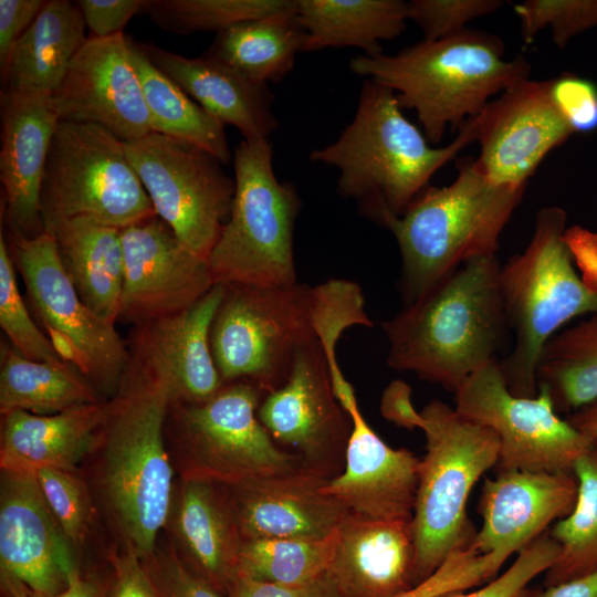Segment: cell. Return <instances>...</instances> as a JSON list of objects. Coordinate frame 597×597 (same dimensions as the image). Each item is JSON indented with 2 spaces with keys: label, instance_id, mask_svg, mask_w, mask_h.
I'll list each match as a JSON object with an SVG mask.
<instances>
[{
  "label": "cell",
  "instance_id": "cell-1",
  "mask_svg": "<svg viewBox=\"0 0 597 597\" xmlns=\"http://www.w3.org/2000/svg\"><path fill=\"white\" fill-rule=\"evenodd\" d=\"M496 255L462 264L383 322L387 364L455 392L496 359L509 331Z\"/></svg>",
  "mask_w": 597,
  "mask_h": 597
},
{
  "label": "cell",
  "instance_id": "cell-2",
  "mask_svg": "<svg viewBox=\"0 0 597 597\" xmlns=\"http://www.w3.org/2000/svg\"><path fill=\"white\" fill-rule=\"evenodd\" d=\"M401 111L391 88L366 78L350 124L334 143L310 154L311 160L335 167L338 193L383 227L400 217L431 177L476 140L470 118L450 144L432 147Z\"/></svg>",
  "mask_w": 597,
  "mask_h": 597
},
{
  "label": "cell",
  "instance_id": "cell-3",
  "mask_svg": "<svg viewBox=\"0 0 597 597\" xmlns=\"http://www.w3.org/2000/svg\"><path fill=\"white\" fill-rule=\"evenodd\" d=\"M504 51L499 36L464 29L422 40L394 55H356L349 69L391 88L402 109L416 112L427 140L438 144L449 126L461 128L493 96L530 78L527 60L522 55L505 60Z\"/></svg>",
  "mask_w": 597,
  "mask_h": 597
},
{
  "label": "cell",
  "instance_id": "cell-4",
  "mask_svg": "<svg viewBox=\"0 0 597 597\" xmlns=\"http://www.w3.org/2000/svg\"><path fill=\"white\" fill-rule=\"evenodd\" d=\"M224 287L210 333L217 369L224 384L248 381L265 395L286 383L298 352L363 294L345 279L314 286Z\"/></svg>",
  "mask_w": 597,
  "mask_h": 597
},
{
  "label": "cell",
  "instance_id": "cell-5",
  "mask_svg": "<svg viewBox=\"0 0 597 597\" xmlns=\"http://www.w3.org/2000/svg\"><path fill=\"white\" fill-rule=\"evenodd\" d=\"M446 187L427 186L398 218L384 226L401 256L399 290L405 305L468 261L496 255L500 235L527 185L492 181L464 158Z\"/></svg>",
  "mask_w": 597,
  "mask_h": 597
},
{
  "label": "cell",
  "instance_id": "cell-6",
  "mask_svg": "<svg viewBox=\"0 0 597 597\" xmlns=\"http://www.w3.org/2000/svg\"><path fill=\"white\" fill-rule=\"evenodd\" d=\"M567 213L537 211L533 235L522 253L500 268V287L514 345L500 368L517 397L537 395L536 365L546 342L570 320L597 313V289L576 273L564 239Z\"/></svg>",
  "mask_w": 597,
  "mask_h": 597
},
{
  "label": "cell",
  "instance_id": "cell-7",
  "mask_svg": "<svg viewBox=\"0 0 597 597\" xmlns=\"http://www.w3.org/2000/svg\"><path fill=\"white\" fill-rule=\"evenodd\" d=\"M117 399L103 429L101 486L104 499L142 558L155 552L171 506L172 469L164 426L171 404L158 379L140 370Z\"/></svg>",
  "mask_w": 597,
  "mask_h": 597
},
{
  "label": "cell",
  "instance_id": "cell-8",
  "mask_svg": "<svg viewBox=\"0 0 597 597\" xmlns=\"http://www.w3.org/2000/svg\"><path fill=\"white\" fill-rule=\"evenodd\" d=\"M420 413L426 454L420 459L411 521L415 586L431 576L452 551L472 544L476 532L465 505L473 485L500 457L498 434L446 402L433 399Z\"/></svg>",
  "mask_w": 597,
  "mask_h": 597
},
{
  "label": "cell",
  "instance_id": "cell-9",
  "mask_svg": "<svg viewBox=\"0 0 597 597\" xmlns=\"http://www.w3.org/2000/svg\"><path fill=\"white\" fill-rule=\"evenodd\" d=\"M233 167L231 212L208 256L214 284H295L293 232L301 208L296 189L276 178L269 139L242 138Z\"/></svg>",
  "mask_w": 597,
  "mask_h": 597
},
{
  "label": "cell",
  "instance_id": "cell-10",
  "mask_svg": "<svg viewBox=\"0 0 597 597\" xmlns=\"http://www.w3.org/2000/svg\"><path fill=\"white\" fill-rule=\"evenodd\" d=\"M43 230L85 217L119 229L157 216L125 142L90 123L60 121L42 188Z\"/></svg>",
  "mask_w": 597,
  "mask_h": 597
},
{
  "label": "cell",
  "instance_id": "cell-11",
  "mask_svg": "<svg viewBox=\"0 0 597 597\" xmlns=\"http://www.w3.org/2000/svg\"><path fill=\"white\" fill-rule=\"evenodd\" d=\"M264 396L251 383L234 381L206 401L174 405L182 478L234 485L301 469L260 422Z\"/></svg>",
  "mask_w": 597,
  "mask_h": 597
},
{
  "label": "cell",
  "instance_id": "cell-12",
  "mask_svg": "<svg viewBox=\"0 0 597 597\" xmlns=\"http://www.w3.org/2000/svg\"><path fill=\"white\" fill-rule=\"evenodd\" d=\"M156 214L192 251L208 259L229 219L234 179L202 148L151 132L125 142Z\"/></svg>",
  "mask_w": 597,
  "mask_h": 597
},
{
  "label": "cell",
  "instance_id": "cell-13",
  "mask_svg": "<svg viewBox=\"0 0 597 597\" xmlns=\"http://www.w3.org/2000/svg\"><path fill=\"white\" fill-rule=\"evenodd\" d=\"M11 244L30 301L57 350L94 384L114 388L128 368L127 348L115 324L101 317L78 295L52 233H11Z\"/></svg>",
  "mask_w": 597,
  "mask_h": 597
},
{
  "label": "cell",
  "instance_id": "cell-14",
  "mask_svg": "<svg viewBox=\"0 0 597 597\" xmlns=\"http://www.w3.org/2000/svg\"><path fill=\"white\" fill-rule=\"evenodd\" d=\"M455 410L491 428L500 440L496 470L574 474L594 439L559 418L545 388L534 397L513 395L498 359L472 374L454 392Z\"/></svg>",
  "mask_w": 597,
  "mask_h": 597
},
{
  "label": "cell",
  "instance_id": "cell-15",
  "mask_svg": "<svg viewBox=\"0 0 597 597\" xmlns=\"http://www.w3.org/2000/svg\"><path fill=\"white\" fill-rule=\"evenodd\" d=\"M256 415L302 470L328 481L342 473L353 425L334 395L318 338L298 352L289 379L262 398Z\"/></svg>",
  "mask_w": 597,
  "mask_h": 597
},
{
  "label": "cell",
  "instance_id": "cell-16",
  "mask_svg": "<svg viewBox=\"0 0 597 597\" xmlns=\"http://www.w3.org/2000/svg\"><path fill=\"white\" fill-rule=\"evenodd\" d=\"M124 282L118 321L144 324L180 313L216 284L208 259L158 216L121 229Z\"/></svg>",
  "mask_w": 597,
  "mask_h": 597
},
{
  "label": "cell",
  "instance_id": "cell-17",
  "mask_svg": "<svg viewBox=\"0 0 597 597\" xmlns=\"http://www.w3.org/2000/svg\"><path fill=\"white\" fill-rule=\"evenodd\" d=\"M480 155L475 167L492 181L527 185L545 156L573 133L549 91V80H524L473 117Z\"/></svg>",
  "mask_w": 597,
  "mask_h": 597
},
{
  "label": "cell",
  "instance_id": "cell-18",
  "mask_svg": "<svg viewBox=\"0 0 597 597\" xmlns=\"http://www.w3.org/2000/svg\"><path fill=\"white\" fill-rule=\"evenodd\" d=\"M60 121L98 125L123 142L153 132L128 38H87L51 95Z\"/></svg>",
  "mask_w": 597,
  "mask_h": 597
},
{
  "label": "cell",
  "instance_id": "cell-19",
  "mask_svg": "<svg viewBox=\"0 0 597 597\" xmlns=\"http://www.w3.org/2000/svg\"><path fill=\"white\" fill-rule=\"evenodd\" d=\"M70 543L35 475L1 471L2 575L22 583L36 596H54L65 588L69 573L76 567Z\"/></svg>",
  "mask_w": 597,
  "mask_h": 597
},
{
  "label": "cell",
  "instance_id": "cell-20",
  "mask_svg": "<svg viewBox=\"0 0 597 597\" xmlns=\"http://www.w3.org/2000/svg\"><path fill=\"white\" fill-rule=\"evenodd\" d=\"M224 290L216 284L189 308L139 325L134 350L137 368L160 380L174 405L206 401L224 385L210 345Z\"/></svg>",
  "mask_w": 597,
  "mask_h": 597
},
{
  "label": "cell",
  "instance_id": "cell-21",
  "mask_svg": "<svg viewBox=\"0 0 597 597\" xmlns=\"http://www.w3.org/2000/svg\"><path fill=\"white\" fill-rule=\"evenodd\" d=\"M574 474L545 471L499 470L485 479L478 511L482 526L471 547L479 553L500 552L509 557L568 516L576 504Z\"/></svg>",
  "mask_w": 597,
  "mask_h": 597
},
{
  "label": "cell",
  "instance_id": "cell-22",
  "mask_svg": "<svg viewBox=\"0 0 597 597\" xmlns=\"http://www.w3.org/2000/svg\"><path fill=\"white\" fill-rule=\"evenodd\" d=\"M302 469L226 485L237 522L248 540H321L334 534L348 510Z\"/></svg>",
  "mask_w": 597,
  "mask_h": 597
},
{
  "label": "cell",
  "instance_id": "cell-23",
  "mask_svg": "<svg viewBox=\"0 0 597 597\" xmlns=\"http://www.w3.org/2000/svg\"><path fill=\"white\" fill-rule=\"evenodd\" d=\"M345 465L323 490L349 513L377 521L411 522L420 459L407 448L389 447L360 409L352 411Z\"/></svg>",
  "mask_w": 597,
  "mask_h": 597
},
{
  "label": "cell",
  "instance_id": "cell-24",
  "mask_svg": "<svg viewBox=\"0 0 597 597\" xmlns=\"http://www.w3.org/2000/svg\"><path fill=\"white\" fill-rule=\"evenodd\" d=\"M0 179L2 211L11 233L43 231L41 188L60 118L51 96L1 92Z\"/></svg>",
  "mask_w": 597,
  "mask_h": 597
},
{
  "label": "cell",
  "instance_id": "cell-25",
  "mask_svg": "<svg viewBox=\"0 0 597 597\" xmlns=\"http://www.w3.org/2000/svg\"><path fill=\"white\" fill-rule=\"evenodd\" d=\"M415 557L411 522L348 513L328 573L342 597H394L415 586Z\"/></svg>",
  "mask_w": 597,
  "mask_h": 597
},
{
  "label": "cell",
  "instance_id": "cell-26",
  "mask_svg": "<svg viewBox=\"0 0 597 597\" xmlns=\"http://www.w3.org/2000/svg\"><path fill=\"white\" fill-rule=\"evenodd\" d=\"M148 60L210 115L239 129L243 139H269L276 129L273 95L232 66L207 55L188 57L139 42Z\"/></svg>",
  "mask_w": 597,
  "mask_h": 597
},
{
  "label": "cell",
  "instance_id": "cell-27",
  "mask_svg": "<svg viewBox=\"0 0 597 597\" xmlns=\"http://www.w3.org/2000/svg\"><path fill=\"white\" fill-rule=\"evenodd\" d=\"M115 400L74 407L54 415L17 410L3 415L1 471L31 473L44 468L73 471L98 444Z\"/></svg>",
  "mask_w": 597,
  "mask_h": 597
},
{
  "label": "cell",
  "instance_id": "cell-28",
  "mask_svg": "<svg viewBox=\"0 0 597 597\" xmlns=\"http://www.w3.org/2000/svg\"><path fill=\"white\" fill-rule=\"evenodd\" d=\"M182 561L228 596L244 542L226 485L182 478L174 506Z\"/></svg>",
  "mask_w": 597,
  "mask_h": 597
},
{
  "label": "cell",
  "instance_id": "cell-29",
  "mask_svg": "<svg viewBox=\"0 0 597 597\" xmlns=\"http://www.w3.org/2000/svg\"><path fill=\"white\" fill-rule=\"evenodd\" d=\"M75 1H45L1 67L2 91L51 96L87 38Z\"/></svg>",
  "mask_w": 597,
  "mask_h": 597
},
{
  "label": "cell",
  "instance_id": "cell-30",
  "mask_svg": "<svg viewBox=\"0 0 597 597\" xmlns=\"http://www.w3.org/2000/svg\"><path fill=\"white\" fill-rule=\"evenodd\" d=\"M44 230L52 233L62 265L81 298L101 317L115 324L124 282L121 229L77 217Z\"/></svg>",
  "mask_w": 597,
  "mask_h": 597
},
{
  "label": "cell",
  "instance_id": "cell-31",
  "mask_svg": "<svg viewBox=\"0 0 597 597\" xmlns=\"http://www.w3.org/2000/svg\"><path fill=\"white\" fill-rule=\"evenodd\" d=\"M297 17L304 52L355 46L368 56L383 54L380 42L400 35L408 21L401 0H297Z\"/></svg>",
  "mask_w": 597,
  "mask_h": 597
},
{
  "label": "cell",
  "instance_id": "cell-32",
  "mask_svg": "<svg viewBox=\"0 0 597 597\" xmlns=\"http://www.w3.org/2000/svg\"><path fill=\"white\" fill-rule=\"evenodd\" d=\"M306 31L297 4L269 17L245 21L216 34L205 55L219 60L255 83L279 82L304 52Z\"/></svg>",
  "mask_w": 597,
  "mask_h": 597
},
{
  "label": "cell",
  "instance_id": "cell-33",
  "mask_svg": "<svg viewBox=\"0 0 597 597\" xmlns=\"http://www.w3.org/2000/svg\"><path fill=\"white\" fill-rule=\"evenodd\" d=\"M127 38L153 132L193 144L223 165L229 164L232 155L226 125L160 72L145 55L138 41Z\"/></svg>",
  "mask_w": 597,
  "mask_h": 597
},
{
  "label": "cell",
  "instance_id": "cell-34",
  "mask_svg": "<svg viewBox=\"0 0 597 597\" xmlns=\"http://www.w3.org/2000/svg\"><path fill=\"white\" fill-rule=\"evenodd\" d=\"M100 401L92 385L72 365L32 360L1 344L0 412L54 415Z\"/></svg>",
  "mask_w": 597,
  "mask_h": 597
},
{
  "label": "cell",
  "instance_id": "cell-35",
  "mask_svg": "<svg viewBox=\"0 0 597 597\" xmlns=\"http://www.w3.org/2000/svg\"><path fill=\"white\" fill-rule=\"evenodd\" d=\"M537 388H545L556 412L570 413L597 399V313L558 331L536 365Z\"/></svg>",
  "mask_w": 597,
  "mask_h": 597
},
{
  "label": "cell",
  "instance_id": "cell-36",
  "mask_svg": "<svg viewBox=\"0 0 597 597\" xmlns=\"http://www.w3.org/2000/svg\"><path fill=\"white\" fill-rule=\"evenodd\" d=\"M573 472L578 482L576 504L568 516L549 530L561 553L545 572L544 586L597 569V440L576 461Z\"/></svg>",
  "mask_w": 597,
  "mask_h": 597
},
{
  "label": "cell",
  "instance_id": "cell-37",
  "mask_svg": "<svg viewBox=\"0 0 597 597\" xmlns=\"http://www.w3.org/2000/svg\"><path fill=\"white\" fill-rule=\"evenodd\" d=\"M337 532L321 540L244 541L238 575L283 586L311 583L328 572Z\"/></svg>",
  "mask_w": 597,
  "mask_h": 597
},
{
  "label": "cell",
  "instance_id": "cell-38",
  "mask_svg": "<svg viewBox=\"0 0 597 597\" xmlns=\"http://www.w3.org/2000/svg\"><path fill=\"white\" fill-rule=\"evenodd\" d=\"M297 0H146L154 24L174 34L222 32L295 8Z\"/></svg>",
  "mask_w": 597,
  "mask_h": 597
},
{
  "label": "cell",
  "instance_id": "cell-39",
  "mask_svg": "<svg viewBox=\"0 0 597 597\" xmlns=\"http://www.w3.org/2000/svg\"><path fill=\"white\" fill-rule=\"evenodd\" d=\"M0 326L12 347L24 357L59 366L71 365L51 338L32 321L19 291L15 264L0 232Z\"/></svg>",
  "mask_w": 597,
  "mask_h": 597
},
{
  "label": "cell",
  "instance_id": "cell-40",
  "mask_svg": "<svg viewBox=\"0 0 597 597\" xmlns=\"http://www.w3.org/2000/svg\"><path fill=\"white\" fill-rule=\"evenodd\" d=\"M513 9L526 43L549 25L553 42L562 49L575 35L597 25V0H526Z\"/></svg>",
  "mask_w": 597,
  "mask_h": 597
},
{
  "label": "cell",
  "instance_id": "cell-41",
  "mask_svg": "<svg viewBox=\"0 0 597 597\" xmlns=\"http://www.w3.org/2000/svg\"><path fill=\"white\" fill-rule=\"evenodd\" d=\"M507 558L500 552L479 553L471 545L457 548L431 576L394 597H436L453 590L470 589L494 577Z\"/></svg>",
  "mask_w": 597,
  "mask_h": 597
},
{
  "label": "cell",
  "instance_id": "cell-42",
  "mask_svg": "<svg viewBox=\"0 0 597 597\" xmlns=\"http://www.w3.org/2000/svg\"><path fill=\"white\" fill-rule=\"evenodd\" d=\"M42 494L67 540L82 542L90 515L84 485L72 471L44 468L34 473Z\"/></svg>",
  "mask_w": 597,
  "mask_h": 597
},
{
  "label": "cell",
  "instance_id": "cell-43",
  "mask_svg": "<svg viewBox=\"0 0 597 597\" xmlns=\"http://www.w3.org/2000/svg\"><path fill=\"white\" fill-rule=\"evenodd\" d=\"M561 553L558 543L545 531L517 553L513 564L500 576L474 591L453 590L436 597H514L537 575L545 573Z\"/></svg>",
  "mask_w": 597,
  "mask_h": 597
},
{
  "label": "cell",
  "instance_id": "cell-44",
  "mask_svg": "<svg viewBox=\"0 0 597 597\" xmlns=\"http://www.w3.org/2000/svg\"><path fill=\"white\" fill-rule=\"evenodd\" d=\"M502 0H411L407 2L408 20L422 31L423 40L434 41L457 34L480 17L498 11Z\"/></svg>",
  "mask_w": 597,
  "mask_h": 597
},
{
  "label": "cell",
  "instance_id": "cell-45",
  "mask_svg": "<svg viewBox=\"0 0 597 597\" xmlns=\"http://www.w3.org/2000/svg\"><path fill=\"white\" fill-rule=\"evenodd\" d=\"M158 597H228L195 573L175 552L142 559Z\"/></svg>",
  "mask_w": 597,
  "mask_h": 597
},
{
  "label": "cell",
  "instance_id": "cell-46",
  "mask_svg": "<svg viewBox=\"0 0 597 597\" xmlns=\"http://www.w3.org/2000/svg\"><path fill=\"white\" fill-rule=\"evenodd\" d=\"M551 96L573 133L597 129V85L572 73L549 80Z\"/></svg>",
  "mask_w": 597,
  "mask_h": 597
},
{
  "label": "cell",
  "instance_id": "cell-47",
  "mask_svg": "<svg viewBox=\"0 0 597 597\" xmlns=\"http://www.w3.org/2000/svg\"><path fill=\"white\" fill-rule=\"evenodd\" d=\"M86 28L93 38H108L119 33L129 20L144 10L146 0H77Z\"/></svg>",
  "mask_w": 597,
  "mask_h": 597
},
{
  "label": "cell",
  "instance_id": "cell-48",
  "mask_svg": "<svg viewBox=\"0 0 597 597\" xmlns=\"http://www.w3.org/2000/svg\"><path fill=\"white\" fill-rule=\"evenodd\" d=\"M228 597H342L329 573L300 586H283L242 575L234 578Z\"/></svg>",
  "mask_w": 597,
  "mask_h": 597
},
{
  "label": "cell",
  "instance_id": "cell-49",
  "mask_svg": "<svg viewBox=\"0 0 597 597\" xmlns=\"http://www.w3.org/2000/svg\"><path fill=\"white\" fill-rule=\"evenodd\" d=\"M45 1L0 0V66L2 67L11 50L32 24Z\"/></svg>",
  "mask_w": 597,
  "mask_h": 597
},
{
  "label": "cell",
  "instance_id": "cell-50",
  "mask_svg": "<svg viewBox=\"0 0 597 597\" xmlns=\"http://www.w3.org/2000/svg\"><path fill=\"white\" fill-rule=\"evenodd\" d=\"M106 597H158L143 561L129 546L114 562V578Z\"/></svg>",
  "mask_w": 597,
  "mask_h": 597
},
{
  "label": "cell",
  "instance_id": "cell-51",
  "mask_svg": "<svg viewBox=\"0 0 597 597\" xmlns=\"http://www.w3.org/2000/svg\"><path fill=\"white\" fill-rule=\"evenodd\" d=\"M411 387L401 379L390 381L384 389L379 410L381 416L394 425L413 430L422 429L423 418L411 402Z\"/></svg>",
  "mask_w": 597,
  "mask_h": 597
},
{
  "label": "cell",
  "instance_id": "cell-52",
  "mask_svg": "<svg viewBox=\"0 0 597 597\" xmlns=\"http://www.w3.org/2000/svg\"><path fill=\"white\" fill-rule=\"evenodd\" d=\"M514 597H597V569L556 585L525 586Z\"/></svg>",
  "mask_w": 597,
  "mask_h": 597
},
{
  "label": "cell",
  "instance_id": "cell-53",
  "mask_svg": "<svg viewBox=\"0 0 597 597\" xmlns=\"http://www.w3.org/2000/svg\"><path fill=\"white\" fill-rule=\"evenodd\" d=\"M32 596L42 597L34 594ZM50 597H106V595L95 582L83 577L78 568L74 567L66 577L65 588L61 593Z\"/></svg>",
  "mask_w": 597,
  "mask_h": 597
},
{
  "label": "cell",
  "instance_id": "cell-54",
  "mask_svg": "<svg viewBox=\"0 0 597 597\" xmlns=\"http://www.w3.org/2000/svg\"><path fill=\"white\" fill-rule=\"evenodd\" d=\"M566 420L582 433L597 440V399L568 413Z\"/></svg>",
  "mask_w": 597,
  "mask_h": 597
},
{
  "label": "cell",
  "instance_id": "cell-55",
  "mask_svg": "<svg viewBox=\"0 0 597 597\" xmlns=\"http://www.w3.org/2000/svg\"><path fill=\"white\" fill-rule=\"evenodd\" d=\"M2 582L7 591L12 597H33L30 590L22 583L18 580L7 575H2Z\"/></svg>",
  "mask_w": 597,
  "mask_h": 597
}]
</instances>
